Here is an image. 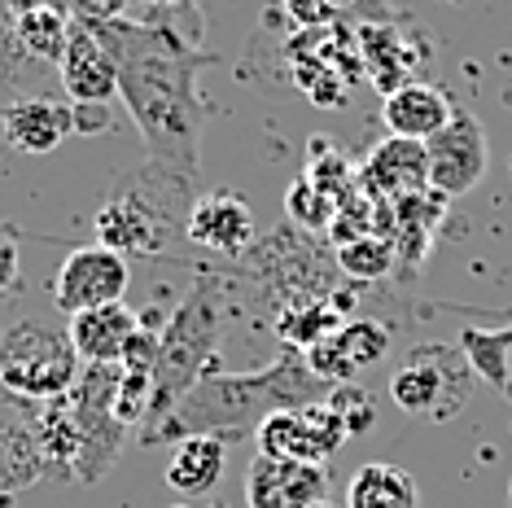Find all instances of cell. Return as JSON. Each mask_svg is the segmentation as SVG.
I'll return each instance as SVG.
<instances>
[{"label":"cell","instance_id":"cell-1","mask_svg":"<svg viewBox=\"0 0 512 508\" xmlns=\"http://www.w3.org/2000/svg\"><path fill=\"white\" fill-rule=\"evenodd\" d=\"M106 44L119 97L141 127L149 158L197 176L206 101L197 71L215 62L202 49V18L193 5H154L149 18H84Z\"/></svg>","mask_w":512,"mask_h":508},{"label":"cell","instance_id":"cell-2","mask_svg":"<svg viewBox=\"0 0 512 508\" xmlns=\"http://www.w3.org/2000/svg\"><path fill=\"white\" fill-rule=\"evenodd\" d=\"M333 395V381H324L307 364V351L285 346L267 368L254 373H206L197 386L184 395L167 417L149 421L141 438L145 443H180V438L206 434L237 443L246 434H259V425L276 412L307 408Z\"/></svg>","mask_w":512,"mask_h":508},{"label":"cell","instance_id":"cell-3","mask_svg":"<svg viewBox=\"0 0 512 508\" xmlns=\"http://www.w3.org/2000/svg\"><path fill=\"white\" fill-rule=\"evenodd\" d=\"M193 180L189 171H176L167 163H154L149 158L145 167H136L132 176H123V184L101 202L97 219V241L110 250L127 254H162L171 250L184 237V224H189L193 211ZM189 241V237H184Z\"/></svg>","mask_w":512,"mask_h":508},{"label":"cell","instance_id":"cell-4","mask_svg":"<svg viewBox=\"0 0 512 508\" xmlns=\"http://www.w3.org/2000/svg\"><path fill=\"white\" fill-rule=\"evenodd\" d=\"M228 325V285L206 276L197 290L176 307V316L167 320V329L158 333V364H154V399H149V421L167 417L176 403L215 373V355L224 342Z\"/></svg>","mask_w":512,"mask_h":508},{"label":"cell","instance_id":"cell-5","mask_svg":"<svg viewBox=\"0 0 512 508\" xmlns=\"http://www.w3.org/2000/svg\"><path fill=\"white\" fill-rule=\"evenodd\" d=\"M79 381V351L71 329L44 325V320H18L0 338V386L14 399L49 403L66 399Z\"/></svg>","mask_w":512,"mask_h":508},{"label":"cell","instance_id":"cell-6","mask_svg":"<svg viewBox=\"0 0 512 508\" xmlns=\"http://www.w3.org/2000/svg\"><path fill=\"white\" fill-rule=\"evenodd\" d=\"M123 368L119 364H84L75 390L66 395L75 421V478L101 482L119 460L127 425L114 412V395H119Z\"/></svg>","mask_w":512,"mask_h":508},{"label":"cell","instance_id":"cell-7","mask_svg":"<svg viewBox=\"0 0 512 508\" xmlns=\"http://www.w3.org/2000/svg\"><path fill=\"white\" fill-rule=\"evenodd\" d=\"M473 395V368L456 346H416L390 377V399L407 417L447 421Z\"/></svg>","mask_w":512,"mask_h":508},{"label":"cell","instance_id":"cell-8","mask_svg":"<svg viewBox=\"0 0 512 508\" xmlns=\"http://www.w3.org/2000/svg\"><path fill=\"white\" fill-rule=\"evenodd\" d=\"M351 438V425L342 421V412L329 399L307 403V408L276 412L259 425V452L276 460H302V465H324L342 452V443Z\"/></svg>","mask_w":512,"mask_h":508},{"label":"cell","instance_id":"cell-9","mask_svg":"<svg viewBox=\"0 0 512 508\" xmlns=\"http://www.w3.org/2000/svg\"><path fill=\"white\" fill-rule=\"evenodd\" d=\"M127 259L119 250L101 246V241H88V246H75L62 259V268L53 276V303L66 311V316H79V311H97L110 303H123L127 294Z\"/></svg>","mask_w":512,"mask_h":508},{"label":"cell","instance_id":"cell-10","mask_svg":"<svg viewBox=\"0 0 512 508\" xmlns=\"http://www.w3.org/2000/svg\"><path fill=\"white\" fill-rule=\"evenodd\" d=\"M425 158H429V189L442 193V198H464L486 180V167H491L486 127L477 123V114L456 110L434 141H425Z\"/></svg>","mask_w":512,"mask_h":508},{"label":"cell","instance_id":"cell-11","mask_svg":"<svg viewBox=\"0 0 512 508\" xmlns=\"http://www.w3.org/2000/svg\"><path fill=\"white\" fill-rule=\"evenodd\" d=\"M75 106L44 92H22L9 106H0V141L14 154H53L66 136H75Z\"/></svg>","mask_w":512,"mask_h":508},{"label":"cell","instance_id":"cell-12","mask_svg":"<svg viewBox=\"0 0 512 508\" xmlns=\"http://www.w3.org/2000/svg\"><path fill=\"white\" fill-rule=\"evenodd\" d=\"M329 500V469L302 460L254 456L246 469V504L250 508H311Z\"/></svg>","mask_w":512,"mask_h":508},{"label":"cell","instance_id":"cell-13","mask_svg":"<svg viewBox=\"0 0 512 508\" xmlns=\"http://www.w3.org/2000/svg\"><path fill=\"white\" fill-rule=\"evenodd\" d=\"M49 473V452L31 399L0 395V491H22Z\"/></svg>","mask_w":512,"mask_h":508},{"label":"cell","instance_id":"cell-14","mask_svg":"<svg viewBox=\"0 0 512 508\" xmlns=\"http://www.w3.org/2000/svg\"><path fill=\"white\" fill-rule=\"evenodd\" d=\"M57 71H62V88L71 106H110L119 97V71H114L106 44L92 36L84 18H75V31L66 40Z\"/></svg>","mask_w":512,"mask_h":508},{"label":"cell","instance_id":"cell-15","mask_svg":"<svg viewBox=\"0 0 512 508\" xmlns=\"http://www.w3.org/2000/svg\"><path fill=\"white\" fill-rule=\"evenodd\" d=\"M184 237L193 246L211 250V254H237L250 250L254 241V211L241 193H228V189H215V193H202L189 211V224H184Z\"/></svg>","mask_w":512,"mask_h":508},{"label":"cell","instance_id":"cell-16","mask_svg":"<svg viewBox=\"0 0 512 508\" xmlns=\"http://www.w3.org/2000/svg\"><path fill=\"white\" fill-rule=\"evenodd\" d=\"M386 351H390V329H381L377 320H346V325H337L324 342L311 346L307 364L316 368L324 381L342 386V381H351L359 368L377 364Z\"/></svg>","mask_w":512,"mask_h":508},{"label":"cell","instance_id":"cell-17","mask_svg":"<svg viewBox=\"0 0 512 508\" xmlns=\"http://www.w3.org/2000/svg\"><path fill=\"white\" fill-rule=\"evenodd\" d=\"M451 97L425 79H407L394 92H386V106H381V119H386L390 136H403V141H434L442 127L451 123Z\"/></svg>","mask_w":512,"mask_h":508},{"label":"cell","instance_id":"cell-18","mask_svg":"<svg viewBox=\"0 0 512 508\" xmlns=\"http://www.w3.org/2000/svg\"><path fill=\"white\" fill-rule=\"evenodd\" d=\"M364 184L381 198H412V193L429 189V158L421 141H403V136H390L368 154L364 163Z\"/></svg>","mask_w":512,"mask_h":508},{"label":"cell","instance_id":"cell-19","mask_svg":"<svg viewBox=\"0 0 512 508\" xmlns=\"http://www.w3.org/2000/svg\"><path fill=\"white\" fill-rule=\"evenodd\" d=\"M66 329H71V342L84 364H119L127 342L141 329V316L127 303H110L97 311H79V316H71Z\"/></svg>","mask_w":512,"mask_h":508},{"label":"cell","instance_id":"cell-20","mask_svg":"<svg viewBox=\"0 0 512 508\" xmlns=\"http://www.w3.org/2000/svg\"><path fill=\"white\" fill-rule=\"evenodd\" d=\"M71 31H75V18L57 0H14L9 5V36L36 62H62Z\"/></svg>","mask_w":512,"mask_h":508},{"label":"cell","instance_id":"cell-21","mask_svg":"<svg viewBox=\"0 0 512 508\" xmlns=\"http://www.w3.org/2000/svg\"><path fill=\"white\" fill-rule=\"evenodd\" d=\"M224 465H228V443L224 438H206V434H193V438H180L176 452L167 460V487L176 495H211L224 478Z\"/></svg>","mask_w":512,"mask_h":508},{"label":"cell","instance_id":"cell-22","mask_svg":"<svg viewBox=\"0 0 512 508\" xmlns=\"http://www.w3.org/2000/svg\"><path fill=\"white\" fill-rule=\"evenodd\" d=\"M346 508H421V487L403 465L368 460L346 482Z\"/></svg>","mask_w":512,"mask_h":508},{"label":"cell","instance_id":"cell-23","mask_svg":"<svg viewBox=\"0 0 512 508\" xmlns=\"http://www.w3.org/2000/svg\"><path fill=\"white\" fill-rule=\"evenodd\" d=\"M460 351L477 377H486L495 390H508V351H512V325L508 329H464Z\"/></svg>","mask_w":512,"mask_h":508},{"label":"cell","instance_id":"cell-24","mask_svg":"<svg viewBox=\"0 0 512 508\" xmlns=\"http://www.w3.org/2000/svg\"><path fill=\"white\" fill-rule=\"evenodd\" d=\"M337 263H342V272L355 276V281H377V276L390 272L394 246H390V241H372V237L342 241V250H337Z\"/></svg>","mask_w":512,"mask_h":508},{"label":"cell","instance_id":"cell-25","mask_svg":"<svg viewBox=\"0 0 512 508\" xmlns=\"http://www.w3.org/2000/svg\"><path fill=\"white\" fill-rule=\"evenodd\" d=\"M285 206H289V215H294L298 224H307V228H324V224H329V215L337 211V198H333V193H324L316 180L302 176V180L294 184V189H289Z\"/></svg>","mask_w":512,"mask_h":508},{"label":"cell","instance_id":"cell-26","mask_svg":"<svg viewBox=\"0 0 512 508\" xmlns=\"http://www.w3.org/2000/svg\"><path fill=\"white\" fill-rule=\"evenodd\" d=\"M329 403H333L337 412H342V421L351 425V434H364L368 425L377 421V408H372V399H368L359 386H346V381H342V386H333Z\"/></svg>","mask_w":512,"mask_h":508},{"label":"cell","instance_id":"cell-27","mask_svg":"<svg viewBox=\"0 0 512 508\" xmlns=\"http://www.w3.org/2000/svg\"><path fill=\"white\" fill-rule=\"evenodd\" d=\"M18 259H22V233L14 224H0V294L18 285Z\"/></svg>","mask_w":512,"mask_h":508},{"label":"cell","instance_id":"cell-28","mask_svg":"<svg viewBox=\"0 0 512 508\" xmlns=\"http://www.w3.org/2000/svg\"><path fill=\"white\" fill-rule=\"evenodd\" d=\"M289 14H294L298 22H320L329 18V0H285Z\"/></svg>","mask_w":512,"mask_h":508},{"label":"cell","instance_id":"cell-29","mask_svg":"<svg viewBox=\"0 0 512 508\" xmlns=\"http://www.w3.org/2000/svg\"><path fill=\"white\" fill-rule=\"evenodd\" d=\"M311 508H346V504H333V500H320V504H311Z\"/></svg>","mask_w":512,"mask_h":508},{"label":"cell","instance_id":"cell-30","mask_svg":"<svg viewBox=\"0 0 512 508\" xmlns=\"http://www.w3.org/2000/svg\"><path fill=\"white\" fill-rule=\"evenodd\" d=\"M154 5H189V0H154Z\"/></svg>","mask_w":512,"mask_h":508},{"label":"cell","instance_id":"cell-31","mask_svg":"<svg viewBox=\"0 0 512 508\" xmlns=\"http://www.w3.org/2000/svg\"><path fill=\"white\" fill-rule=\"evenodd\" d=\"M508 504H512V478H508Z\"/></svg>","mask_w":512,"mask_h":508},{"label":"cell","instance_id":"cell-32","mask_svg":"<svg viewBox=\"0 0 512 508\" xmlns=\"http://www.w3.org/2000/svg\"><path fill=\"white\" fill-rule=\"evenodd\" d=\"M171 508H193V504H171Z\"/></svg>","mask_w":512,"mask_h":508},{"label":"cell","instance_id":"cell-33","mask_svg":"<svg viewBox=\"0 0 512 508\" xmlns=\"http://www.w3.org/2000/svg\"><path fill=\"white\" fill-rule=\"evenodd\" d=\"M0 338H5V329H0Z\"/></svg>","mask_w":512,"mask_h":508}]
</instances>
